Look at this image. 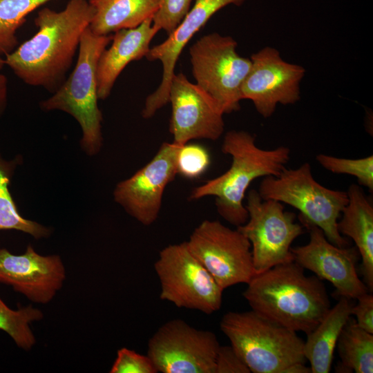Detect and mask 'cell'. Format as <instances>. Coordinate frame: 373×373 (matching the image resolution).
I'll list each match as a JSON object with an SVG mask.
<instances>
[{"label": "cell", "instance_id": "52a82bcc", "mask_svg": "<svg viewBox=\"0 0 373 373\" xmlns=\"http://www.w3.org/2000/svg\"><path fill=\"white\" fill-rule=\"evenodd\" d=\"M237 45L231 37L213 32L189 48L195 84L217 102L224 114L240 109L241 87L251 66L250 58L238 55Z\"/></svg>", "mask_w": 373, "mask_h": 373}, {"label": "cell", "instance_id": "ac0fdd59", "mask_svg": "<svg viewBox=\"0 0 373 373\" xmlns=\"http://www.w3.org/2000/svg\"><path fill=\"white\" fill-rule=\"evenodd\" d=\"M159 30L152 17L133 28L122 29L112 37L111 45L101 54L97 66V95L106 99L124 68L132 61L146 57L150 43Z\"/></svg>", "mask_w": 373, "mask_h": 373}, {"label": "cell", "instance_id": "7402d4cb", "mask_svg": "<svg viewBox=\"0 0 373 373\" xmlns=\"http://www.w3.org/2000/svg\"><path fill=\"white\" fill-rule=\"evenodd\" d=\"M336 347L341 358L336 372H373V334L358 327L355 320L349 318Z\"/></svg>", "mask_w": 373, "mask_h": 373}, {"label": "cell", "instance_id": "d6a6232c", "mask_svg": "<svg viewBox=\"0 0 373 373\" xmlns=\"http://www.w3.org/2000/svg\"><path fill=\"white\" fill-rule=\"evenodd\" d=\"M310 367L305 365V363L298 362L287 367L282 373H311Z\"/></svg>", "mask_w": 373, "mask_h": 373}, {"label": "cell", "instance_id": "44dd1931", "mask_svg": "<svg viewBox=\"0 0 373 373\" xmlns=\"http://www.w3.org/2000/svg\"><path fill=\"white\" fill-rule=\"evenodd\" d=\"M94 10L88 28L99 36L136 28L153 17L159 0H88Z\"/></svg>", "mask_w": 373, "mask_h": 373}, {"label": "cell", "instance_id": "8992f818", "mask_svg": "<svg viewBox=\"0 0 373 373\" xmlns=\"http://www.w3.org/2000/svg\"><path fill=\"white\" fill-rule=\"evenodd\" d=\"M258 192L263 200H276L298 210V217L318 227L332 244L340 247L349 245L337 229L338 218L348 202L347 193L316 182L309 163L296 169L285 168L278 176L265 177Z\"/></svg>", "mask_w": 373, "mask_h": 373}, {"label": "cell", "instance_id": "9c48e42d", "mask_svg": "<svg viewBox=\"0 0 373 373\" xmlns=\"http://www.w3.org/2000/svg\"><path fill=\"white\" fill-rule=\"evenodd\" d=\"M246 198L248 219L236 229L251 244L256 274L294 261L291 245L304 233L303 224L296 222L295 213L285 211L278 201L262 199L256 189H251Z\"/></svg>", "mask_w": 373, "mask_h": 373}, {"label": "cell", "instance_id": "ba28073f", "mask_svg": "<svg viewBox=\"0 0 373 373\" xmlns=\"http://www.w3.org/2000/svg\"><path fill=\"white\" fill-rule=\"evenodd\" d=\"M154 269L160 283L161 300L208 315L220 309L224 289L192 254L186 242L163 248Z\"/></svg>", "mask_w": 373, "mask_h": 373}, {"label": "cell", "instance_id": "d6986e66", "mask_svg": "<svg viewBox=\"0 0 373 373\" xmlns=\"http://www.w3.org/2000/svg\"><path fill=\"white\" fill-rule=\"evenodd\" d=\"M348 202L341 212L337 229L353 240L362 260L361 272L370 291L373 289V206L360 185L351 184Z\"/></svg>", "mask_w": 373, "mask_h": 373}, {"label": "cell", "instance_id": "277c9868", "mask_svg": "<svg viewBox=\"0 0 373 373\" xmlns=\"http://www.w3.org/2000/svg\"><path fill=\"white\" fill-rule=\"evenodd\" d=\"M112 37L96 35L88 27L80 39L74 69L51 97L40 102L43 111H62L78 122L82 130L81 146L88 155L97 154L103 144V117L97 105V66Z\"/></svg>", "mask_w": 373, "mask_h": 373}, {"label": "cell", "instance_id": "603a6c76", "mask_svg": "<svg viewBox=\"0 0 373 373\" xmlns=\"http://www.w3.org/2000/svg\"><path fill=\"white\" fill-rule=\"evenodd\" d=\"M15 166V162H6L0 157V230H18L36 239L48 237L50 229L23 218L17 211L8 189Z\"/></svg>", "mask_w": 373, "mask_h": 373}, {"label": "cell", "instance_id": "6da1fadb", "mask_svg": "<svg viewBox=\"0 0 373 373\" xmlns=\"http://www.w3.org/2000/svg\"><path fill=\"white\" fill-rule=\"evenodd\" d=\"M93 15L87 0H69L61 11L41 9L34 20L37 32L6 55L5 64L26 84L55 93L67 77Z\"/></svg>", "mask_w": 373, "mask_h": 373}, {"label": "cell", "instance_id": "5b68a950", "mask_svg": "<svg viewBox=\"0 0 373 373\" xmlns=\"http://www.w3.org/2000/svg\"><path fill=\"white\" fill-rule=\"evenodd\" d=\"M220 328L253 373H282L289 365L305 363L304 341L296 332L253 310L229 312Z\"/></svg>", "mask_w": 373, "mask_h": 373}, {"label": "cell", "instance_id": "d4e9b609", "mask_svg": "<svg viewBox=\"0 0 373 373\" xmlns=\"http://www.w3.org/2000/svg\"><path fill=\"white\" fill-rule=\"evenodd\" d=\"M43 316L41 311L32 305L13 310L0 298V329L6 332L20 348L28 350L35 344L30 323L40 321Z\"/></svg>", "mask_w": 373, "mask_h": 373}, {"label": "cell", "instance_id": "7c38bea8", "mask_svg": "<svg viewBox=\"0 0 373 373\" xmlns=\"http://www.w3.org/2000/svg\"><path fill=\"white\" fill-rule=\"evenodd\" d=\"M182 145L163 142L154 157L113 191L115 201L144 226L155 222L167 185L175 178L177 157Z\"/></svg>", "mask_w": 373, "mask_h": 373}, {"label": "cell", "instance_id": "e0dca14e", "mask_svg": "<svg viewBox=\"0 0 373 373\" xmlns=\"http://www.w3.org/2000/svg\"><path fill=\"white\" fill-rule=\"evenodd\" d=\"M246 0H195L187 15L169 35L162 43L150 48L146 58L150 61L159 60L162 64L163 73L161 83L145 101L142 113L149 119L169 102V89L174 70L180 53L193 36L202 28L216 12L233 4L242 5Z\"/></svg>", "mask_w": 373, "mask_h": 373}, {"label": "cell", "instance_id": "1f68e13d", "mask_svg": "<svg viewBox=\"0 0 373 373\" xmlns=\"http://www.w3.org/2000/svg\"><path fill=\"white\" fill-rule=\"evenodd\" d=\"M8 99V79L0 73V116L3 113Z\"/></svg>", "mask_w": 373, "mask_h": 373}, {"label": "cell", "instance_id": "4fadbf2b", "mask_svg": "<svg viewBox=\"0 0 373 373\" xmlns=\"http://www.w3.org/2000/svg\"><path fill=\"white\" fill-rule=\"evenodd\" d=\"M250 59L241 98L251 100L260 115L269 117L278 104H294L300 99V84L305 73L303 66L285 61L278 50L269 46L254 53Z\"/></svg>", "mask_w": 373, "mask_h": 373}, {"label": "cell", "instance_id": "f546056e", "mask_svg": "<svg viewBox=\"0 0 373 373\" xmlns=\"http://www.w3.org/2000/svg\"><path fill=\"white\" fill-rule=\"evenodd\" d=\"M249 372L247 365L231 345H220L216 356L215 373Z\"/></svg>", "mask_w": 373, "mask_h": 373}, {"label": "cell", "instance_id": "5bb4252c", "mask_svg": "<svg viewBox=\"0 0 373 373\" xmlns=\"http://www.w3.org/2000/svg\"><path fill=\"white\" fill-rule=\"evenodd\" d=\"M298 218L309 231V240L305 245L291 248L294 262L332 283L336 296L352 300L369 292L357 274L356 265L360 255L356 247H338L327 239L318 227Z\"/></svg>", "mask_w": 373, "mask_h": 373}, {"label": "cell", "instance_id": "30bf717a", "mask_svg": "<svg viewBox=\"0 0 373 373\" xmlns=\"http://www.w3.org/2000/svg\"><path fill=\"white\" fill-rule=\"evenodd\" d=\"M188 248L222 289L247 284L256 274L251 244L237 229L205 220L192 232Z\"/></svg>", "mask_w": 373, "mask_h": 373}, {"label": "cell", "instance_id": "83f0119b", "mask_svg": "<svg viewBox=\"0 0 373 373\" xmlns=\"http://www.w3.org/2000/svg\"><path fill=\"white\" fill-rule=\"evenodd\" d=\"M193 1L159 0L158 8L152 17L153 26L169 35L187 15Z\"/></svg>", "mask_w": 373, "mask_h": 373}, {"label": "cell", "instance_id": "9a60e30c", "mask_svg": "<svg viewBox=\"0 0 373 373\" xmlns=\"http://www.w3.org/2000/svg\"><path fill=\"white\" fill-rule=\"evenodd\" d=\"M169 132L173 142L183 145L192 140H218L224 132V113L217 102L182 73L172 78Z\"/></svg>", "mask_w": 373, "mask_h": 373}, {"label": "cell", "instance_id": "836d02e7", "mask_svg": "<svg viewBox=\"0 0 373 373\" xmlns=\"http://www.w3.org/2000/svg\"><path fill=\"white\" fill-rule=\"evenodd\" d=\"M4 65H6V64H5L4 59H3V58L0 56V72H1V70L3 69Z\"/></svg>", "mask_w": 373, "mask_h": 373}, {"label": "cell", "instance_id": "4316f807", "mask_svg": "<svg viewBox=\"0 0 373 373\" xmlns=\"http://www.w3.org/2000/svg\"><path fill=\"white\" fill-rule=\"evenodd\" d=\"M211 164L205 147L186 143L181 146L177 157V173L188 179H195L206 172Z\"/></svg>", "mask_w": 373, "mask_h": 373}, {"label": "cell", "instance_id": "484cf974", "mask_svg": "<svg viewBox=\"0 0 373 373\" xmlns=\"http://www.w3.org/2000/svg\"><path fill=\"white\" fill-rule=\"evenodd\" d=\"M317 162L326 170L338 174L351 175L356 178L361 186L373 191V155L358 159H347L320 153Z\"/></svg>", "mask_w": 373, "mask_h": 373}, {"label": "cell", "instance_id": "4dcf8cb0", "mask_svg": "<svg viewBox=\"0 0 373 373\" xmlns=\"http://www.w3.org/2000/svg\"><path fill=\"white\" fill-rule=\"evenodd\" d=\"M356 300L357 303L351 308V315L355 316L358 327L373 334V296L367 292Z\"/></svg>", "mask_w": 373, "mask_h": 373}, {"label": "cell", "instance_id": "3957f363", "mask_svg": "<svg viewBox=\"0 0 373 373\" xmlns=\"http://www.w3.org/2000/svg\"><path fill=\"white\" fill-rule=\"evenodd\" d=\"M223 153L229 155L231 164L223 174L195 187L190 200L215 197L219 215L236 227L244 224L248 212L243 204L250 184L256 178L278 176L290 159V149L278 146L262 149L256 143V137L245 131H229L223 139Z\"/></svg>", "mask_w": 373, "mask_h": 373}, {"label": "cell", "instance_id": "f1b7e54d", "mask_svg": "<svg viewBox=\"0 0 373 373\" xmlns=\"http://www.w3.org/2000/svg\"><path fill=\"white\" fill-rule=\"evenodd\" d=\"M111 373H157V371L149 356L134 350L122 347L117 350Z\"/></svg>", "mask_w": 373, "mask_h": 373}, {"label": "cell", "instance_id": "ffe728a7", "mask_svg": "<svg viewBox=\"0 0 373 373\" xmlns=\"http://www.w3.org/2000/svg\"><path fill=\"white\" fill-rule=\"evenodd\" d=\"M352 299L341 296L304 341V354L312 373H328L339 335L350 318Z\"/></svg>", "mask_w": 373, "mask_h": 373}, {"label": "cell", "instance_id": "8fae6325", "mask_svg": "<svg viewBox=\"0 0 373 373\" xmlns=\"http://www.w3.org/2000/svg\"><path fill=\"white\" fill-rule=\"evenodd\" d=\"M220 343L211 331L198 329L182 319L161 325L149 338L146 354L157 372L215 373Z\"/></svg>", "mask_w": 373, "mask_h": 373}, {"label": "cell", "instance_id": "2e32d148", "mask_svg": "<svg viewBox=\"0 0 373 373\" xmlns=\"http://www.w3.org/2000/svg\"><path fill=\"white\" fill-rule=\"evenodd\" d=\"M65 278V267L58 255L41 256L31 245L21 255L0 249V283L12 286L32 302L49 303Z\"/></svg>", "mask_w": 373, "mask_h": 373}, {"label": "cell", "instance_id": "7a4b0ae2", "mask_svg": "<svg viewBox=\"0 0 373 373\" xmlns=\"http://www.w3.org/2000/svg\"><path fill=\"white\" fill-rule=\"evenodd\" d=\"M296 262L256 274L242 296L251 310L294 332H311L331 308L324 283Z\"/></svg>", "mask_w": 373, "mask_h": 373}, {"label": "cell", "instance_id": "cb8c5ba5", "mask_svg": "<svg viewBox=\"0 0 373 373\" xmlns=\"http://www.w3.org/2000/svg\"><path fill=\"white\" fill-rule=\"evenodd\" d=\"M50 0H0V56L18 46L17 31L34 10Z\"/></svg>", "mask_w": 373, "mask_h": 373}]
</instances>
